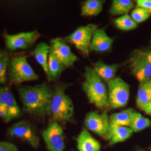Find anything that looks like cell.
Returning <instances> with one entry per match:
<instances>
[{
    "label": "cell",
    "instance_id": "8fae6325",
    "mask_svg": "<svg viewBox=\"0 0 151 151\" xmlns=\"http://www.w3.org/2000/svg\"><path fill=\"white\" fill-rule=\"evenodd\" d=\"M84 124L87 129L100 137H105L109 127V117L106 111L99 113L90 111L86 114Z\"/></svg>",
    "mask_w": 151,
    "mask_h": 151
},
{
    "label": "cell",
    "instance_id": "d4e9b609",
    "mask_svg": "<svg viewBox=\"0 0 151 151\" xmlns=\"http://www.w3.org/2000/svg\"><path fill=\"white\" fill-rule=\"evenodd\" d=\"M114 24L118 29L124 32L131 31V30L137 29L138 27V24L134 21L133 19L129 14L116 18L114 20Z\"/></svg>",
    "mask_w": 151,
    "mask_h": 151
},
{
    "label": "cell",
    "instance_id": "9a60e30c",
    "mask_svg": "<svg viewBox=\"0 0 151 151\" xmlns=\"http://www.w3.org/2000/svg\"><path fill=\"white\" fill-rule=\"evenodd\" d=\"M132 133L133 132L129 127L109 125L108 132L105 138L109 141V144L114 145L127 140L131 137Z\"/></svg>",
    "mask_w": 151,
    "mask_h": 151
},
{
    "label": "cell",
    "instance_id": "484cf974",
    "mask_svg": "<svg viewBox=\"0 0 151 151\" xmlns=\"http://www.w3.org/2000/svg\"><path fill=\"white\" fill-rule=\"evenodd\" d=\"M10 60L7 52L0 56V86L4 85L6 83L7 72Z\"/></svg>",
    "mask_w": 151,
    "mask_h": 151
},
{
    "label": "cell",
    "instance_id": "4dcf8cb0",
    "mask_svg": "<svg viewBox=\"0 0 151 151\" xmlns=\"http://www.w3.org/2000/svg\"><path fill=\"white\" fill-rule=\"evenodd\" d=\"M143 111L146 113V114L148 115V116H151V102L147 106L146 108L143 109Z\"/></svg>",
    "mask_w": 151,
    "mask_h": 151
},
{
    "label": "cell",
    "instance_id": "7402d4cb",
    "mask_svg": "<svg viewBox=\"0 0 151 151\" xmlns=\"http://www.w3.org/2000/svg\"><path fill=\"white\" fill-rule=\"evenodd\" d=\"M65 67L62 62L53 53L50 52L48 62V73L47 78L49 82L55 80L61 75Z\"/></svg>",
    "mask_w": 151,
    "mask_h": 151
},
{
    "label": "cell",
    "instance_id": "1f68e13d",
    "mask_svg": "<svg viewBox=\"0 0 151 151\" xmlns=\"http://www.w3.org/2000/svg\"><path fill=\"white\" fill-rule=\"evenodd\" d=\"M5 53H6V52L3 51V50H0V56L3 55L5 54Z\"/></svg>",
    "mask_w": 151,
    "mask_h": 151
},
{
    "label": "cell",
    "instance_id": "30bf717a",
    "mask_svg": "<svg viewBox=\"0 0 151 151\" xmlns=\"http://www.w3.org/2000/svg\"><path fill=\"white\" fill-rule=\"evenodd\" d=\"M42 137L49 151H64L65 148V135L59 123L52 122L42 131Z\"/></svg>",
    "mask_w": 151,
    "mask_h": 151
},
{
    "label": "cell",
    "instance_id": "9c48e42d",
    "mask_svg": "<svg viewBox=\"0 0 151 151\" xmlns=\"http://www.w3.org/2000/svg\"><path fill=\"white\" fill-rule=\"evenodd\" d=\"M39 37L40 34L37 30L16 35H9L6 32H4V35L6 46L10 51L27 49L32 46Z\"/></svg>",
    "mask_w": 151,
    "mask_h": 151
},
{
    "label": "cell",
    "instance_id": "603a6c76",
    "mask_svg": "<svg viewBox=\"0 0 151 151\" xmlns=\"http://www.w3.org/2000/svg\"><path fill=\"white\" fill-rule=\"evenodd\" d=\"M104 2V0H88L81 8V16L86 17L98 16L103 10Z\"/></svg>",
    "mask_w": 151,
    "mask_h": 151
},
{
    "label": "cell",
    "instance_id": "8992f818",
    "mask_svg": "<svg viewBox=\"0 0 151 151\" xmlns=\"http://www.w3.org/2000/svg\"><path fill=\"white\" fill-rule=\"evenodd\" d=\"M106 84L109 107L113 109L125 107L129 100V85L120 77H116Z\"/></svg>",
    "mask_w": 151,
    "mask_h": 151
},
{
    "label": "cell",
    "instance_id": "e0dca14e",
    "mask_svg": "<svg viewBox=\"0 0 151 151\" xmlns=\"http://www.w3.org/2000/svg\"><path fill=\"white\" fill-rule=\"evenodd\" d=\"M78 151H100L101 144L88 129H83L76 139Z\"/></svg>",
    "mask_w": 151,
    "mask_h": 151
},
{
    "label": "cell",
    "instance_id": "ffe728a7",
    "mask_svg": "<svg viewBox=\"0 0 151 151\" xmlns=\"http://www.w3.org/2000/svg\"><path fill=\"white\" fill-rule=\"evenodd\" d=\"M133 109L129 108L118 113H114L109 117V125L129 127L132 116L134 113Z\"/></svg>",
    "mask_w": 151,
    "mask_h": 151
},
{
    "label": "cell",
    "instance_id": "44dd1931",
    "mask_svg": "<svg viewBox=\"0 0 151 151\" xmlns=\"http://www.w3.org/2000/svg\"><path fill=\"white\" fill-rule=\"evenodd\" d=\"M135 1L132 0H113L109 13L113 16H124L134 9Z\"/></svg>",
    "mask_w": 151,
    "mask_h": 151
},
{
    "label": "cell",
    "instance_id": "7a4b0ae2",
    "mask_svg": "<svg viewBox=\"0 0 151 151\" xmlns=\"http://www.w3.org/2000/svg\"><path fill=\"white\" fill-rule=\"evenodd\" d=\"M84 78L82 88L90 103L99 109L109 107L106 83L100 78L92 67H90L85 68Z\"/></svg>",
    "mask_w": 151,
    "mask_h": 151
},
{
    "label": "cell",
    "instance_id": "3957f363",
    "mask_svg": "<svg viewBox=\"0 0 151 151\" xmlns=\"http://www.w3.org/2000/svg\"><path fill=\"white\" fill-rule=\"evenodd\" d=\"M67 86L69 85H57L52 90L49 116L52 121L58 123L72 122L74 118L73 101L65 92Z\"/></svg>",
    "mask_w": 151,
    "mask_h": 151
},
{
    "label": "cell",
    "instance_id": "277c9868",
    "mask_svg": "<svg viewBox=\"0 0 151 151\" xmlns=\"http://www.w3.org/2000/svg\"><path fill=\"white\" fill-rule=\"evenodd\" d=\"M8 77L11 83L14 86L39 79V75L34 71L26 57L21 55L15 56L10 60Z\"/></svg>",
    "mask_w": 151,
    "mask_h": 151
},
{
    "label": "cell",
    "instance_id": "5b68a950",
    "mask_svg": "<svg viewBox=\"0 0 151 151\" xmlns=\"http://www.w3.org/2000/svg\"><path fill=\"white\" fill-rule=\"evenodd\" d=\"M129 67L139 83L151 79V49H138L132 52Z\"/></svg>",
    "mask_w": 151,
    "mask_h": 151
},
{
    "label": "cell",
    "instance_id": "cb8c5ba5",
    "mask_svg": "<svg viewBox=\"0 0 151 151\" xmlns=\"http://www.w3.org/2000/svg\"><path fill=\"white\" fill-rule=\"evenodd\" d=\"M151 126V120L146 118L141 113L134 111L132 116L129 128L133 132H139L150 127Z\"/></svg>",
    "mask_w": 151,
    "mask_h": 151
},
{
    "label": "cell",
    "instance_id": "4316f807",
    "mask_svg": "<svg viewBox=\"0 0 151 151\" xmlns=\"http://www.w3.org/2000/svg\"><path fill=\"white\" fill-rule=\"evenodd\" d=\"M151 14L148 11L140 7H136L130 13V16L136 23L139 24L146 21L150 18Z\"/></svg>",
    "mask_w": 151,
    "mask_h": 151
},
{
    "label": "cell",
    "instance_id": "52a82bcc",
    "mask_svg": "<svg viewBox=\"0 0 151 151\" xmlns=\"http://www.w3.org/2000/svg\"><path fill=\"white\" fill-rule=\"evenodd\" d=\"M97 29L98 26L95 24L81 26L64 39L67 43L73 45L84 57H88L92 37Z\"/></svg>",
    "mask_w": 151,
    "mask_h": 151
},
{
    "label": "cell",
    "instance_id": "d6a6232c",
    "mask_svg": "<svg viewBox=\"0 0 151 151\" xmlns=\"http://www.w3.org/2000/svg\"><path fill=\"white\" fill-rule=\"evenodd\" d=\"M136 151H146L145 150H143V149H141V148H139L138 150H137Z\"/></svg>",
    "mask_w": 151,
    "mask_h": 151
},
{
    "label": "cell",
    "instance_id": "836d02e7",
    "mask_svg": "<svg viewBox=\"0 0 151 151\" xmlns=\"http://www.w3.org/2000/svg\"><path fill=\"white\" fill-rule=\"evenodd\" d=\"M150 44H151V40H150Z\"/></svg>",
    "mask_w": 151,
    "mask_h": 151
},
{
    "label": "cell",
    "instance_id": "83f0119b",
    "mask_svg": "<svg viewBox=\"0 0 151 151\" xmlns=\"http://www.w3.org/2000/svg\"><path fill=\"white\" fill-rule=\"evenodd\" d=\"M0 118L6 123L10 122L13 120L10 111L6 106L0 104Z\"/></svg>",
    "mask_w": 151,
    "mask_h": 151
},
{
    "label": "cell",
    "instance_id": "6da1fadb",
    "mask_svg": "<svg viewBox=\"0 0 151 151\" xmlns=\"http://www.w3.org/2000/svg\"><path fill=\"white\" fill-rule=\"evenodd\" d=\"M18 93L24 112L38 118L49 116L53 92L46 83L20 86Z\"/></svg>",
    "mask_w": 151,
    "mask_h": 151
},
{
    "label": "cell",
    "instance_id": "ac0fdd59",
    "mask_svg": "<svg viewBox=\"0 0 151 151\" xmlns=\"http://www.w3.org/2000/svg\"><path fill=\"white\" fill-rule=\"evenodd\" d=\"M51 52V47L46 42L39 43L31 52L30 55L35 58L36 62L42 67L46 76H48V58Z\"/></svg>",
    "mask_w": 151,
    "mask_h": 151
},
{
    "label": "cell",
    "instance_id": "4fadbf2b",
    "mask_svg": "<svg viewBox=\"0 0 151 151\" xmlns=\"http://www.w3.org/2000/svg\"><path fill=\"white\" fill-rule=\"evenodd\" d=\"M113 44V39L109 37L105 28H98L92 37L90 46V51L105 52L111 51Z\"/></svg>",
    "mask_w": 151,
    "mask_h": 151
},
{
    "label": "cell",
    "instance_id": "d590c367",
    "mask_svg": "<svg viewBox=\"0 0 151 151\" xmlns=\"http://www.w3.org/2000/svg\"></svg>",
    "mask_w": 151,
    "mask_h": 151
},
{
    "label": "cell",
    "instance_id": "d6986e66",
    "mask_svg": "<svg viewBox=\"0 0 151 151\" xmlns=\"http://www.w3.org/2000/svg\"><path fill=\"white\" fill-rule=\"evenodd\" d=\"M151 102V79L139 83L138 88L136 105L137 108L143 111Z\"/></svg>",
    "mask_w": 151,
    "mask_h": 151
},
{
    "label": "cell",
    "instance_id": "e575fe53",
    "mask_svg": "<svg viewBox=\"0 0 151 151\" xmlns=\"http://www.w3.org/2000/svg\"><path fill=\"white\" fill-rule=\"evenodd\" d=\"M150 150H151V147H150Z\"/></svg>",
    "mask_w": 151,
    "mask_h": 151
},
{
    "label": "cell",
    "instance_id": "ba28073f",
    "mask_svg": "<svg viewBox=\"0 0 151 151\" xmlns=\"http://www.w3.org/2000/svg\"><path fill=\"white\" fill-rule=\"evenodd\" d=\"M7 134L11 138L25 141L34 148L37 149L39 147L40 139L39 136L36 133L33 126L25 120H22L13 124L8 129Z\"/></svg>",
    "mask_w": 151,
    "mask_h": 151
},
{
    "label": "cell",
    "instance_id": "f1b7e54d",
    "mask_svg": "<svg viewBox=\"0 0 151 151\" xmlns=\"http://www.w3.org/2000/svg\"><path fill=\"white\" fill-rule=\"evenodd\" d=\"M0 151H18V150L14 143L7 141H0Z\"/></svg>",
    "mask_w": 151,
    "mask_h": 151
},
{
    "label": "cell",
    "instance_id": "7c38bea8",
    "mask_svg": "<svg viewBox=\"0 0 151 151\" xmlns=\"http://www.w3.org/2000/svg\"><path fill=\"white\" fill-rule=\"evenodd\" d=\"M51 52L62 62L66 68L72 67L78 60V57L71 51L67 43L62 38H55L50 41Z\"/></svg>",
    "mask_w": 151,
    "mask_h": 151
},
{
    "label": "cell",
    "instance_id": "5bb4252c",
    "mask_svg": "<svg viewBox=\"0 0 151 151\" xmlns=\"http://www.w3.org/2000/svg\"><path fill=\"white\" fill-rule=\"evenodd\" d=\"M0 104L8 108L14 119L22 116L21 110L9 86H0Z\"/></svg>",
    "mask_w": 151,
    "mask_h": 151
},
{
    "label": "cell",
    "instance_id": "2e32d148",
    "mask_svg": "<svg viewBox=\"0 0 151 151\" xmlns=\"http://www.w3.org/2000/svg\"><path fill=\"white\" fill-rule=\"evenodd\" d=\"M120 65L118 64L108 65L101 60H98L92 64V69L95 73L106 83L116 78V73Z\"/></svg>",
    "mask_w": 151,
    "mask_h": 151
},
{
    "label": "cell",
    "instance_id": "f546056e",
    "mask_svg": "<svg viewBox=\"0 0 151 151\" xmlns=\"http://www.w3.org/2000/svg\"><path fill=\"white\" fill-rule=\"evenodd\" d=\"M137 7H140L148 11L151 14V0H137L136 1Z\"/></svg>",
    "mask_w": 151,
    "mask_h": 151
}]
</instances>
